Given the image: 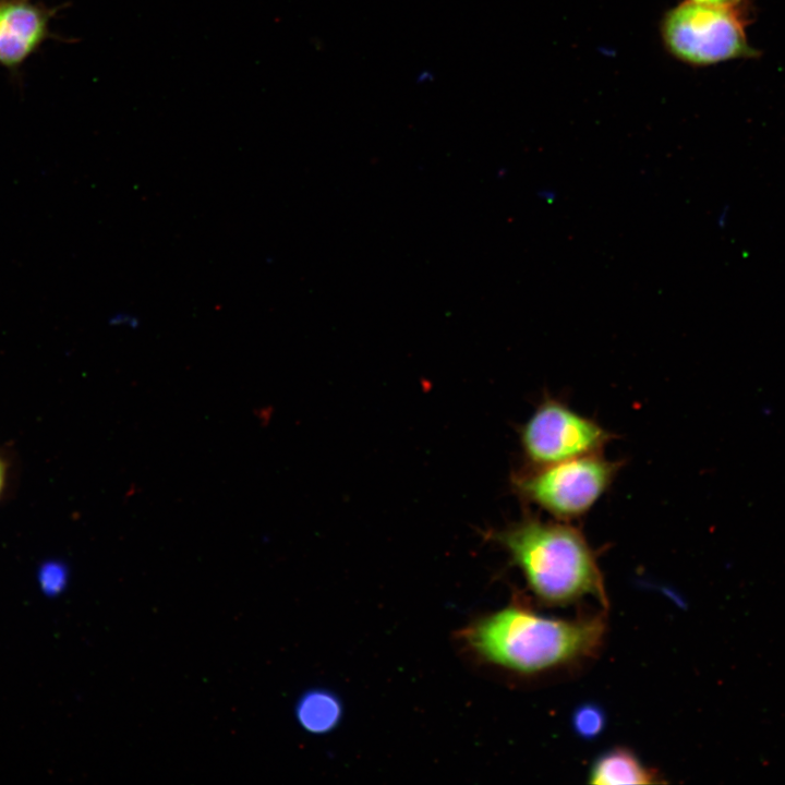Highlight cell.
Returning a JSON list of instances; mask_svg holds the SVG:
<instances>
[{
  "label": "cell",
  "instance_id": "obj_1",
  "mask_svg": "<svg viewBox=\"0 0 785 785\" xmlns=\"http://www.w3.org/2000/svg\"><path fill=\"white\" fill-rule=\"evenodd\" d=\"M605 632L602 613L559 619L514 602L473 623L462 636L482 660L520 675H535L592 657Z\"/></svg>",
  "mask_w": 785,
  "mask_h": 785
},
{
  "label": "cell",
  "instance_id": "obj_2",
  "mask_svg": "<svg viewBox=\"0 0 785 785\" xmlns=\"http://www.w3.org/2000/svg\"><path fill=\"white\" fill-rule=\"evenodd\" d=\"M488 534L508 553L540 602L561 606L591 596L607 608L594 551L570 522L526 514Z\"/></svg>",
  "mask_w": 785,
  "mask_h": 785
},
{
  "label": "cell",
  "instance_id": "obj_3",
  "mask_svg": "<svg viewBox=\"0 0 785 785\" xmlns=\"http://www.w3.org/2000/svg\"><path fill=\"white\" fill-rule=\"evenodd\" d=\"M747 1L723 5L684 1L671 8L660 24L664 48L692 67L758 57L746 34Z\"/></svg>",
  "mask_w": 785,
  "mask_h": 785
},
{
  "label": "cell",
  "instance_id": "obj_4",
  "mask_svg": "<svg viewBox=\"0 0 785 785\" xmlns=\"http://www.w3.org/2000/svg\"><path fill=\"white\" fill-rule=\"evenodd\" d=\"M621 462L602 454L514 473L511 487L526 505L538 507L554 519L571 522L587 515L608 491Z\"/></svg>",
  "mask_w": 785,
  "mask_h": 785
},
{
  "label": "cell",
  "instance_id": "obj_5",
  "mask_svg": "<svg viewBox=\"0 0 785 785\" xmlns=\"http://www.w3.org/2000/svg\"><path fill=\"white\" fill-rule=\"evenodd\" d=\"M613 435L564 401L545 397L519 428L526 462L534 468L601 454Z\"/></svg>",
  "mask_w": 785,
  "mask_h": 785
},
{
  "label": "cell",
  "instance_id": "obj_6",
  "mask_svg": "<svg viewBox=\"0 0 785 785\" xmlns=\"http://www.w3.org/2000/svg\"><path fill=\"white\" fill-rule=\"evenodd\" d=\"M57 9L34 0H0V67L15 70L50 38Z\"/></svg>",
  "mask_w": 785,
  "mask_h": 785
},
{
  "label": "cell",
  "instance_id": "obj_7",
  "mask_svg": "<svg viewBox=\"0 0 785 785\" xmlns=\"http://www.w3.org/2000/svg\"><path fill=\"white\" fill-rule=\"evenodd\" d=\"M589 783L596 785L661 784L664 780L627 748L616 747L599 756L590 771Z\"/></svg>",
  "mask_w": 785,
  "mask_h": 785
},
{
  "label": "cell",
  "instance_id": "obj_8",
  "mask_svg": "<svg viewBox=\"0 0 785 785\" xmlns=\"http://www.w3.org/2000/svg\"><path fill=\"white\" fill-rule=\"evenodd\" d=\"M295 715L306 732L326 734L339 724L342 705L330 691L315 689L301 697L297 703Z\"/></svg>",
  "mask_w": 785,
  "mask_h": 785
},
{
  "label": "cell",
  "instance_id": "obj_9",
  "mask_svg": "<svg viewBox=\"0 0 785 785\" xmlns=\"http://www.w3.org/2000/svg\"><path fill=\"white\" fill-rule=\"evenodd\" d=\"M573 732L583 739H593L602 734L606 725L603 709L595 703H583L575 709L571 716Z\"/></svg>",
  "mask_w": 785,
  "mask_h": 785
},
{
  "label": "cell",
  "instance_id": "obj_10",
  "mask_svg": "<svg viewBox=\"0 0 785 785\" xmlns=\"http://www.w3.org/2000/svg\"><path fill=\"white\" fill-rule=\"evenodd\" d=\"M39 581L45 593H59L67 584L68 569L57 561L45 564L39 572Z\"/></svg>",
  "mask_w": 785,
  "mask_h": 785
},
{
  "label": "cell",
  "instance_id": "obj_11",
  "mask_svg": "<svg viewBox=\"0 0 785 785\" xmlns=\"http://www.w3.org/2000/svg\"><path fill=\"white\" fill-rule=\"evenodd\" d=\"M110 324L113 326H126L134 328L138 326V319L126 313H117L110 319Z\"/></svg>",
  "mask_w": 785,
  "mask_h": 785
},
{
  "label": "cell",
  "instance_id": "obj_12",
  "mask_svg": "<svg viewBox=\"0 0 785 785\" xmlns=\"http://www.w3.org/2000/svg\"><path fill=\"white\" fill-rule=\"evenodd\" d=\"M538 198L544 203L552 204L557 198V193L551 188H542L536 192Z\"/></svg>",
  "mask_w": 785,
  "mask_h": 785
},
{
  "label": "cell",
  "instance_id": "obj_13",
  "mask_svg": "<svg viewBox=\"0 0 785 785\" xmlns=\"http://www.w3.org/2000/svg\"><path fill=\"white\" fill-rule=\"evenodd\" d=\"M686 1H692L698 3H705V4H716V5H723V4H732L739 0H686Z\"/></svg>",
  "mask_w": 785,
  "mask_h": 785
},
{
  "label": "cell",
  "instance_id": "obj_14",
  "mask_svg": "<svg viewBox=\"0 0 785 785\" xmlns=\"http://www.w3.org/2000/svg\"><path fill=\"white\" fill-rule=\"evenodd\" d=\"M4 483H5V466L0 458V495L3 491Z\"/></svg>",
  "mask_w": 785,
  "mask_h": 785
}]
</instances>
